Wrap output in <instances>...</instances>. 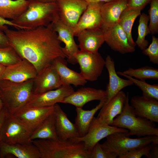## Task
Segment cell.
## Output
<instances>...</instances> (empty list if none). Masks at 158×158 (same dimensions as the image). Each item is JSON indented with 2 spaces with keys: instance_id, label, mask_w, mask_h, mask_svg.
<instances>
[{
  "instance_id": "4316f807",
  "label": "cell",
  "mask_w": 158,
  "mask_h": 158,
  "mask_svg": "<svg viewBox=\"0 0 158 158\" xmlns=\"http://www.w3.org/2000/svg\"><path fill=\"white\" fill-rule=\"evenodd\" d=\"M28 0H0V17L14 20L27 9Z\"/></svg>"
},
{
  "instance_id": "d590c367",
  "label": "cell",
  "mask_w": 158,
  "mask_h": 158,
  "mask_svg": "<svg viewBox=\"0 0 158 158\" xmlns=\"http://www.w3.org/2000/svg\"><path fill=\"white\" fill-rule=\"evenodd\" d=\"M142 53L147 56L149 61L152 63L158 64V38L153 35L150 45L142 50Z\"/></svg>"
},
{
  "instance_id": "52a82bcc",
  "label": "cell",
  "mask_w": 158,
  "mask_h": 158,
  "mask_svg": "<svg viewBox=\"0 0 158 158\" xmlns=\"http://www.w3.org/2000/svg\"><path fill=\"white\" fill-rule=\"evenodd\" d=\"M32 132L12 115L6 112L1 129V142L8 144H31Z\"/></svg>"
},
{
  "instance_id": "ee69618b",
  "label": "cell",
  "mask_w": 158,
  "mask_h": 158,
  "mask_svg": "<svg viewBox=\"0 0 158 158\" xmlns=\"http://www.w3.org/2000/svg\"><path fill=\"white\" fill-rule=\"evenodd\" d=\"M87 3L102 2L104 3L109 2L113 0H84Z\"/></svg>"
},
{
  "instance_id": "484cf974",
  "label": "cell",
  "mask_w": 158,
  "mask_h": 158,
  "mask_svg": "<svg viewBox=\"0 0 158 158\" xmlns=\"http://www.w3.org/2000/svg\"><path fill=\"white\" fill-rule=\"evenodd\" d=\"M52 65L59 75L63 85H73L75 86L84 85L87 82L80 73L77 72L67 66L65 58L59 57L55 59Z\"/></svg>"
},
{
  "instance_id": "2e32d148",
  "label": "cell",
  "mask_w": 158,
  "mask_h": 158,
  "mask_svg": "<svg viewBox=\"0 0 158 158\" xmlns=\"http://www.w3.org/2000/svg\"><path fill=\"white\" fill-rule=\"evenodd\" d=\"M102 30L105 42L112 50L123 54L135 51V48L129 44L126 34L118 23Z\"/></svg>"
},
{
  "instance_id": "5b68a950",
  "label": "cell",
  "mask_w": 158,
  "mask_h": 158,
  "mask_svg": "<svg viewBox=\"0 0 158 158\" xmlns=\"http://www.w3.org/2000/svg\"><path fill=\"white\" fill-rule=\"evenodd\" d=\"M126 101L121 113L116 116L110 125L127 129L128 136L135 135L138 137L158 135V128L154 122L136 116L129 102L127 93Z\"/></svg>"
},
{
  "instance_id": "30bf717a",
  "label": "cell",
  "mask_w": 158,
  "mask_h": 158,
  "mask_svg": "<svg viewBox=\"0 0 158 158\" xmlns=\"http://www.w3.org/2000/svg\"><path fill=\"white\" fill-rule=\"evenodd\" d=\"M54 111V106L43 107L25 106L12 115L32 132Z\"/></svg>"
},
{
  "instance_id": "7c38bea8",
  "label": "cell",
  "mask_w": 158,
  "mask_h": 158,
  "mask_svg": "<svg viewBox=\"0 0 158 158\" xmlns=\"http://www.w3.org/2000/svg\"><path fill=\"white\" fill-rule=\"evenodd\" d=\"M74 91L71 85H63L59 88L42 93L33 94L26 106L38 107L54 106Z\"/></svg>"
},
{
  "instance_id": "f35d334b",
  "label": "cell",
  "mask_w": 158,
  "mask_h": 158,
  "mask_svg": "<svg viewBox=\"0 0 158 158\" xmlns=\"http://www.w3.org/2000/svg\"><path fill=\"white\" fill-rule=\"evenodd\" d=\"M152 0H128V7L141 11Z\"/></svg>"
},
{
  "instance_id": "ab89813d",
  "label": "cell",
  "mask_w": 158,
  "mask_h": 158,
  "mask_svg": "<svg viewBox=\"0 0 158 158\" xmlns=\"http://www.w3.org/2000/svg\"><path fill=\"white\" fill-rule=\"evenodd\" d=\"M7 25L13 26L17 30L22 29L18 25L12 23L11 21L3 19L0 17V30L4 32L8 28Z\"/></svg>"
},
{
  "instance_id": "7a4b0ae2",
  "label": "cell",
  "mask_w": 158,
  "mask_h": 158,
  "mask_svg": "<svg viewBox=\"0 0 158 158\" xmlns=\"http://www.w3.org/2000/svg\"><path fill=\"white\" fill-rule=\"evenodd\" d=\"M26 10L18 18L11 20L22 29H29L46 26L59 19L56 2L44 3L28 0Z\"/></svg>"
},
{
  "instance_id": "ac0fdd59",
  "label": "cell",
  "mask_w": 158,
  "mask_h": 158,
  "mask_svg": "<svg viewBox=\"0 0 158 158\" xmlns=\"http://www.w3.org/2000/svg\"><path fill=\"white\" fill-rule=\"evenodd\" d=\"M107 97L106 90L90 87H82L74 91L64 98L61 103L70 104L76 107L82 108L90 101L107 100Z\"/></svg>"
},
{
  "instance_id": "44dd1931",
  "label": "cell",
  "mask_w": 158,
  "mask_h": 158,
  "mask_svg": "<svg viewBox=\"0 0 158 158\" xmlns=\"http://www.w3.org/2000/svg\"><path fill=\"white\" fill-rule=\"evenodd\" d=\"M126 98L125 92L122 90L119 92L105 103L100 109L97 119L102 123L110 125L115 117L122 111Z\"/></svg>"
},
{
  "instance_id": "9a60e30c",
  "label": "cell",
  "mask_w": 158,
  "mask_h": 158,
  "mask_svg": "<svg viewBox=\"0 0 158 158\" xmlns=\"http://www.w3.org/2000/svg\"><path fill=\"white\" fill-rule=\"evenodd\" d=\"M37 73L33 64L27 60L23 59L18 62L6 66L1 80L22 82L34 79Z\"/></svg>"
},
{
  "instance_id": "7dc6e473",
  "label": "cell",
  "mask_w": 158,
  "mask_h": 158,
  "mask_svg": "<svg viewBox=\"0 0 158 158\" xmlns=\"http://www.w3.org/2000/svg\"><path fill=\"white\" fill-rule=\"evenodd\" d=\"M4 108L3 104L1 98L0 93V112Z\"/></svg>"
},
{
  "instance_id": "74e56055",
  "label": "cell",
  "mask_w": 158,
  "mask_h": 158,
  "mask_svg": "<svg viewBox=\"0 0 158 158\" xmlns=\"http://www.w3.org/2000/svg\"><path fill=\"white\" fill-rule=\"evenodd\" d=\"M89 152V158H116L118 155L116 154L107 152L101 147L99 142L94 146Z\"/></svg>"
},
{
  "instance_id": "8d00e7d4",
  "label": "cell",
  "mask_w": 158,
  "mask_h": 158,
  "mask_svg": "<svg viewBox=\"0 0 158 158\" xmlns=\"http://www.w3.org/2000/svg\"><path fill=\"white\" fill-rule=\"evenodd\" d=\"M151 148V143L143 147L128 152L119 156V158H140L145 156L150 158V153Z\"/></svg>"
},
{
  "instance_id": "ffe728a7",
  "label": "cell",
  "mask_w": 158,
  "mask_h": 158,
  "mask_svg": "<svg viewBox=\"0 0 158 158\" xmlns=\"http://www.w3.org/2000/svg\"><path fill=\"white\" fill-rule=\"evenodd\" d=\"M78 37L80 50L92 53L98 52L105 42L103 30L101 28L83 30L79 32Z\"/></svg>"
},
{
  "instance_id": "6da1fadb",
  "label": "cell",
  "mask_w": 158,
  "mask_h": 158,
  "mask_svg": "<svg viewBox=\"0 0 158 158\" xmlns=\"http://www.w3.org/2000/svg\"><path fill=\"white\" fill-rule=\"evenodd\" d=\"M4 32L10 45L22 59L33 64L37 73L51 65L57 58H67L53 23L32 29L13 30L8 28Z\"/></svg>"
},
{
  "instance_id": "5bb4252c",
  "label": "cell",
  "mask_w": 158,
  "mask_h": 158,
  "mask_svg": "<svg viewBox=\"0 0 158 158\" xmlns=\"http://www.w3.org/2000/svg\"><path fill=\"white\" fill-rule=\"evenodd\" d=\"M62 85L59 75L51 64L37 73L34 79V94H40L55 90Z\"/></svg>"
},
{
  "instance_id": "277c9868",
  "label": "cell",
  "mask_w": 158,
  "mask_h": 158,
  "mask_svg": "<svg viewBox=\"0 0 158 158\" xmlns=\"http://www.w3.org/2000/svg\"><path fill=\"white\" fill-rule=\"evenodd\" d=\"M32 142L38 150L40 158H89V152L82 143L59 139H35Z\"/></svg>"
},
{
  "instance_id": "f546056e",
  "label": "cell",
  "mask_w": 158,
  "mask_h": 158,
  "mask_svg": "<svg viewBox=\"0 0 158 158\" xmlns=\"http://www.w3.org/2000/svg\"><path fill=\"white\" fill-rule=\"evenodd\" d=\"M141 11L127 7L121 13L118 23L126 34L129 44L134 48L136 45L132 37V28L135 20L141 14Z\"/></svg>"
},
{
  "instance_id": "ba28073f",
  "label": "cell",
  "mask_w": 158,
  "mask_h": 158,
  "mask_svg": "<svg viewBox=\"0 0 158 158\" xmlns=\"http://www.w3.org/2000/svg\"><path fill=\"white\" fill-rule=\"evenodd\" d=\"M127 129L102 123L94 117L86 133L71 140L76 143H82L85 149L89 152L102 139L118 132H128Z\"/></svg>"
},
{
  "instance_id": "3957f363",
  "label": "cell",
  "mask_w": 158,
  "mask_h": 158,
  "mask_svg": "<svg viewBox=\"0 0 158 158\" xmlns=\"http://www.w3.org/2000/svg\"><path fill=\"white\" fill-rule=\"evenodd\" d=\"M33 79L22 82L0 80V93L6 113L11 115L25 106L34 94Z\"/></svg>"
},
{
  "instance_id": "d4e9b609",
  "label": "cell",
  "mask_w": 158,
  "mask_h": 158,
  "mask_svg": "<svg viewBox=\"0 0 158 158\" xmlns=\"http://www.w3.org/2000/svg\"><path fill=\"white\" fill-rule=\"evenodd\" d=\"M40 158L39 152L32 143L8 144L1 142L0 158Z\"/></svg>"
},
{
  "instance_id": "e575fe53",
  "label": "cell",
  "mask_w": 158,
  "mask_h": 158,
  "mask_svg": "<svg viewBox=\"0 0 158 158\" xmlns=\"http://www.w3.org/2000/svg\"><path fill=\"white\" fill-rule=\"evenodd\" d=\"M150 3L148 27L151 34L155 35L158 33V0H152Z\"/></svg>"
},
{
  "instance_id": "8992f818",
  "label": "cell",
  "mask_w": 158,
  "mask_h": 158,
  "mask_svg": "<svg viewBox=\"0 0 158 158\" xmlns=\"http://www.w3.org/2000/svg\"><path fill=\"white\" fill-rule=\"evenodd\" d=\"M127 132H118L107 136L100 144L105 151L115 153L118 157L128 152L152 143H158V135H153L131 138Z\"/></svg>"
},
{
  "instance_id": "b9f144b4",
  "label": "cell",
  "mask_w": 158,
  "mask_h": 158,
  "mask_svg": "<svg viewBox=\"0 0 158 158\" xmlns=\"http://www.w3.org/2000/svg\"><path fill=\"white\" fill-rule=\"evenodd\" d=\"M158 143H151V148L150 151V158H158Z\"/></svg>"
},
{
  "instance_id": "8fae6325",
  "label": "cell",
  "mask_w": 158,
  "mask_h": 158,
  "mask_svg": "<svg viewBox=\"0 0 158 158\" xmlns=\"http://www.w3.org/2000/svg\"><path fill=\"white\" fill-rule=\"evenodd\" d=\"M60 20L73 29L87 8L84 0H57Z\"/></svg>"
},
{
  "instance_id": "836d02e7",
  "label": "cell",
  "mask_w": 158,
  "mask_h": 158,
  "mask_svg": "<svg viewBox=\"0 0 158 158\" xmlns=\"http://www.w3.org/2000/svg\"><path fill=\"white\" fill-rule=\"evenodd\" d=\"M22 59L11 45L0 47V64L6 67L18 62Z\"/></svg>"
},
{
  "instance_id": "7402d4cb",
  "label": "cell",
  "mask_w": 158,
  "mask_h": 158,
  "mask_svg": "<svg viewBox=\"0 0 158 158\" xmlns=\"http://www.w3.org/2000/svg\"><path fill=\"white\" fill-rule=\"evenodd\" d=\"M128 1L113 0L103 4L101 11L102 29L109 28L118 23L121 13L128 7Z\"/></svg>"
},
{
  "instance_id": "60d3db41",
  "label": "cell",
  "mask_w": 158,
  "mask_h": 158,
  "mask_svg": "<svg viewBox=\"0 0 158 158\" xmlns=\"http://www.w3.org/2000/svg\"><path fill=\"white\" fill-rule=\"evenodd\" d=\"M9 45L10 44L8 37L4 32L0 30V47Z\"/></svg>"
},
{
  "instance_id": "1f68e13d",
  "label": "cell",
  "mask_w": 158,
  "mask_h": 158,
  "mask_svg": "<svg viewBox=\"0 0 158 158\" xmlns=\"http://www.w3.org/2000/svg\"><path fill=\"white\" fill-rule=\"evenodd\" d=\"M149 20V16L147 14L142 13L140 14L138 27V36L135 43L142 50L146 48L149 44L145 37L151 34L148 25Z\"/></svg>"
},
{
  "instance_id": "cb8c5ba5",
  "label": "cell",
  "mask_w": 158,
  "mask_h": 158,
  "mask_svg": "<svg viewBox=\"0 0 158 158\" xmlns=\"http://www.w3.org/2000/svg\"><path fill=\"white\" fill-rule=\"evenodd\" d=\"M105 60V66L109 77V83L106 90L107 97L105 102H107L123 88L133 84L129 79H123L118 75L116 71L114 62L110 56L107 55Z\"/></svg>"
},
{
  "instance_id": "83f0119b",
  "label": "cell",
  "mask_w": 158,
  "mask_h": 158,
  "mask_svg": "<svg viewBox=\"0 0 158 158\" xmlns=\"http://www.w3.org/2000/svg\"><path fill=\"white\" fill-rule=\"evenodd\" d=\"M106 101V100L99 101V104L95 107L90 110L76 107V116L75 124L78 131L79 137L83 136L86 133L95 115L101 108Z\"/></svg>"
},
{
  "instance_id": "4dcf8cb0",
  "label": "cell",
  "mask_w": 158,
  "mask_h": 158,
  "mask_svg": "<svg viewBox=\"0 0 158 158\" xmlns=\"http://www.w3.org/2000/svg\"><path fill=\"white\" fill-rule=\"evenodd\" d=\"M116 72L119 75H125L142 80L158 79V69L148 66L136 69L129 68L123 71Z\"/></svg>"
},
{
  "instance_id": "d6986e66",
  "label": "cell",
  "mask_w": 158,
  "mask_h": 158,
  "mask_svg": "<svg viewBox=\"0 0 158 158\" xmlns=\"http://www.w3.org/2000/svg\"><path fill=\"white\" fill-rule=\"evenodd\" d=\"M103 3H88L86 9L73 29L75 36L79 32L84 30L101 28L102 23L101 11Z\"/></svg>"
},
{
  "instance_id": "4fadbf2b",
  "label": "cell",
  "mask_w": 158,
  "mask_h": 158,
  "mask_svg": "<svg viewBox=\"0 0 158 158\" xmlns=\"http://www.w3.org/2000/svg\"><path fill=\"white\" fill-rule=\"evenodd\" d=\"M54 28L59 39L65 44L63 50L67 56V61L71 64H75L77 62L75 56L79 49L78 46L74 40L73 28L60 19L54 23Z\"/></svg>"
},
{
  "instance_id": "e0dca14e",
  "label": "cell",
  "mask_w": 158,
  "mask_h": 158,
  "mask_svg": "<svg viewBox=\"0 0 158 158\" xmlns=\"http://www.w3.org/2000/svg\"><path fill=\"white\" fill-rule=\"evenodd\" d=\"M158 101L153 98L137 95L131 98L130 104L136 116L158 123Z\"/></svg>"
},
{
  "instance_id": "9c48e42d",
  "label": "cell",
  "mask_w": 158,
  "mask_h": 158,
  "mask_svg": "<svg viewBox=\"0 0 158 158\" xmlns=\"http://www.w3.org/2000/svg\"><path fill=\"white\" fill-rule=\"evenodd\" d=\"M75 58L79 65L80 73L86 80L93 82L98 79L105 65V60L100 54L92 53L79 50Z\"/></svg>"
},
{
  "instance_id": "f6af8a7d",
  "label": "cell",
  "mask_w": 158,
  "mask_h": 158,
  "mask_svg": "<svg viewBox=\"0 0 158 158\" xmlns=\"http://www.w3.org/2000/svg\"><path fill=\"white\" fill-rule=\"evenodd\" d=\"M6 67V66L0 64V80H1Z\"/></svg>"
},
{
  "instance_id": "603a6c76",
  "label": "cell",
  "mask_w": 158,
  "mask_h": 158,
  "mask_svg": "<svg viewBox=\"0 0 158 158\" xmlns=\"http://www.w3.org/2000/svg\"><path fill=\"white\" fill-rule=\"evenodd\" d=\"M55 125L58 138L61 140H71L79 137L75 124L68 118L67 114L58 104L54 105Z\"/></svg>"
},
{
  "instance_id": "bcb514c9",
  "label": "cell",
  "mask_w": 158,
  "mask_h": 158,
  "mask_svg": "<svg viewBox=\"0 0 158 158\" xmlns=\"http://www.w3.org/2000/svg\"><path fill=\"white\" fill-rule=\"evenodd\" d=\"M40 2L44 3H52L56 2L57 0H35Z\"/></svg>"
},
{
  "instance_id": "7bdbcfd3",
  "label": "cell",
  "mask_w": 158,
  "mask_h": 158,
  "mask_svg": "<svg viewBox=\"0 0 158 158\" xmlns=\"http://www.w3.org/2000/svg\"><path fill=\"white\" fill-rule=\"evenodd\" d=\"M6 114V111L4 108L0 112V144L1 142L0 139V130L1 126L4 121Z\"/></svg>"
},
{
  "instance_id": "d6a6232c",
  "label": "cell",
  "mask_w": 158,
  "mask_h": 158,
  "mask_svg": "<svg viewBox=\"0 0 158 158\" xmlns=\"http://www.w3.org/2000/svg\"><path fill=\"white\" fill-rule=\"evenodd\" d=\"M123 76L131 80L142 91V95L155 99L158 100V85H151L147 83L145 80H139L125 75Z\"/></svg>"
},
{
  "instance_id": "f1b7e54d",
  "label": "cell",
  "mask_w": 158,
  "mask_h": 158,
  "mask_svg": "<svg viewBox=\"0 0 158 158\" xmlns=\"http://www.w3.org/2000/svg\"><path fill=\"white\" fill-rule=\"evenodd\" d=\"M30 139L31 141L38 139H59L56 129L54 112L32 132Z\"/></svg>"
}]
</instances>
